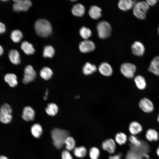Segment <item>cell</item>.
<instances>
[{
    "instance_id": "cell-22",
    "label": "cell",
    "mask_w": 159,
    "mask_h": 159,
    "mask_svg": "<svg viewBox=\"0 0 159 159\" xmlns=\"http://www.w3.org/2000/svg\"><path fill=\"white\" fill-rule=\"evenodd\" d=\"M5 81L8 83L11 87H16L18 84L17 77L13 73H8L6 74L4 77Z\"/></svg>"
},
{
    "instance_id": "cell-18",
    "label": "cell",
    "mask_w": 159,
    "mask_h": 159,
    "mask_svg": "<svg viewBox=\"0 0 159 159\" xmlns=\"http://www.w3.org/2000/svg\"><path fill=\"white\" fill-rule=\"evenodd\" d=\"M97 69V68L95 64L87 62L83 66L82 72L85 75H89L95 72Z\"/></svg>"
},
{
    "instance_id": "cell-11",
    "label": "cell",
    "mask_w": 159,
    "mask_h": 159,
    "mask_svg": "<svg viewBox=\"0 0 159 159\" xmlns=\"http://www.w3.org/2000/svg\"><path fill=\"white\" fill-rule=\"evenodd\" d=\"M98 70L101 74L105 77L110 76L113 72L111 65L106 62H103L100 64L98 67Z\"/></svg>"
},
{
    "instance_id": "cell-50",
    "label": "cell",
    "mask_w": 159,
    "mask_h": 159,
    "mask_svg": "<svg viewBox=\"0 0 159 159\" xmlns=\"http://www.w3.org/2000/svg\"><path fill=\"white\" fill-rule=\"evenodd\" d=\"M1 34V33H0V34Z\"/></svg>"
},
{
    "instance_id": "cell-3",
    "label": "cell",
    "mask_w": 159,
    "mask_h": 159,
    "mask_svg": "<svg viewBox=\"0 0 159 159\" xmlns=\"http://www.w3.org/2000/svg\"><path fill=\"white\" fill-rule=\"evenodd\" d=\"M146 2L141 1L136 2L133 6V13L137 18L142 20L145 19L146 14L149 9Z\"/></svg>"
},
{
    "instance_id": "cell-39",
    "label": "cell",
    "mask_w": 159,
    "mask_h": 159,
    "mask_svg": "<svg viewBox=\"0 0 159 159\" xmlns=\"http://www.w3.org/2000/svg\"><path fill=\"white\" fill-rule=\"evenodd\" d=\"M62 159H72V157L68 150H63L62 153Z\"/></svg>"
},
{
    "instance_id": "cell-46",
    "label": "cell",
    "mask_w": 159,
    "mask_h": 159,
    "mask_svg": "<svg viewBox=\"0 0 159 159\" xmlns=\"http://www.w3.org/2000/svg\"><path fill=\"white\" fill-rule=\"evenodd\" d=\"M156 153L158 155L159 157V146H158L157 149Z\"/></svg>"
},
{
    "instance_id": "cell-40",
    "label": "cell",
    "mask_w": 159,
    "mask_h": 159,
    "mask_svg": "<svg viewBox=\"0 0 159 159\" xmlns=\"http://www.w3.org/2000/svg\"><path fill=\"white\" fill-rule=\"evenodd\" d=\"M6 31V27L5 25L3 23L0 22V33H4Z\"/></svg>"
},
{
    "instance_id": "cell-25",
    "label": "cell",
    "mask_w": 159,
    "mask_h": 159,
    "mask_svg": "<svg viewBox=\"0 0 159 159\" xmlns=\"http://www.w3.org/2000/svg\"><path fill=\"white\" fill-rule=\"evenodd\" d=\"M145 137L149 141H156L158 139V134L155 129H149L146 132Z\"/></svg>"
},
{
    "instance_id": "cell-10",
    "label": "cell",
    "mask_w": 159,
    "mask_h": 159,
    "mask_svg": "<svg viewBox=\"0 0 159 159\" xmlns=\"http://www.w3.org/2000/svg\"><path fill=\"white\" fill-rule=\"evenodd\" d=\"M116 143L115 140L112 139H107L102 142L101 146L103 150L112 154L115 152L116 149Z\"/></svg>"
},
{
    "instance_id": "cell-24",
    "label": "cell",
    "mask_w": 159,
    "mask_h": 159,
    "mask_svg": "<svg viewBox=\"0 0 159 159\" xmlns=\"http://www.w3.org/2000/svg\"><path fill=\"white\" fill-rule=\"evenodd\" d=\"M134 81L137 87L140 90H143L146 87V83L144 78L140 75L136 76Z\"/></svg>"
},
{
    "instance_id": "cell-21",
    "label": "cell",
    "mask_w": 159,
    "mask_h": 159,
    "mask_svg": "<svg viewBox=\"0 0 159 159\" xmlns=\"http://www.w3.org/2000/svg\"><path fill=\"white\" fill-rule=\"evenodd\" d=\"M85 12V7L80 4H77L74 5L72 9V14L77 16H82L84 15Z\"/></svg>"
},
{
    "instance_id": "cell-5",
    "label": "cell",
    "mask_w": 159,
    "mask_h": 159,
    "mask_svg": "<svg viewBox=\"0 0 159 159\" xmlns=\"http://www.w3.org/2000/svg\"><path fill=\"white\" fill-rule=\"evenodd\" d=\"M136 70V67L135 64L128 62L122 64L120 68L121 73L128 78H132L134 77Z\"/></svg>"
},
{
    "instance_id": "cell-4",
    "label": "cell",
    "mask_w": 159,
    "mask_h": 159,
    "mask_svg": "<svg viewBox=\"0 0 159 159\" xmlns=\"http://www.w3.org/2000/svg\"><path fill=\"white\" fill-rule=\"evenodd\" d=\"M97 29L98 36L101 39L107 38L111 33V26L108 22L106 21H102L99 22L97 25Z\"/></svg>"
},
{
    "instance_id": "cell-34",
    "label": "cell",
    "mask_w": 159,
    "mask_h": 159,
    "mask_svg": "<svg viewBox=\"0 0 159 159\" xmlns=\"http://www.w3.org/2000/svg\"><path fill=\"white\" fill-rule=\"evenodd\" d=\"M79 33L81 37L85 40L87 39L92 34L91 30L85 26L82 27L80 29Z\"/></svg>"
},
{
    "instance_id": "cell-12",
    "label": "cell",
    "mask_w": 159,
    "mask_h": 159,
    "mask_svg": "<svg viewBox=\"0 0 159 159\" xmlns=\"http://www.w3.org/2000/svg\"><path fill=\"white\" fill-rule=\"evenodd\" d=\"M131 51L134 55L137 56H142L145 52V48L140 42L136 41L134 42L131 47Z\"/></svg>"
},
{
    "instance_id": "cell-20",
    "label": "cell",
    "mask_w": 159,
    "mask_h": 159,
    "mask_svg": "<svg viewBox=\"0 0 159 159\" xmlns=\"http://www.w3.org/2000/svg\"><path fill=\"white\" fill-rule=\"evenodd\" d=\"M148 157L147 154L140 155L137 151L130 149L127 153L125 159H147Z\"/></svg>"
},
{
    "instance_id": "cell-43",
    "label": "cell",
    "mask_w": 159,
    "mask_h": 159,
    "mask_svg": "<svg viewBox=\"0 0 159 159\" xmlns=\"http://www.w3.org/2000/svg\"><path fill=\"white\" fill-rule=\"evenodd\" d=\"M48 94V91L47 89L45 92V95L44 97V99L45 100H46L47 99V96Z\"/></svg>"
},
{
    "instance_id": "cell-33",
    "label": "cell",
    "mask_w": 159,
    "mask_h": 159,
    "mask_svg": "<svg viewBox=\"0 0 159 159\" xmlns=\"http://www.w3.org/2000/svg\"><path fill=\"white\" fill-rule=\"evenodd\" d=\"M11 114L0 111V121L2 123L6 124L10 123L12 119Z\"/></svg>"
},
{
    "instance_id": "cell-9",
    "label": "cell",
    "mask_w": 159,
    "mask_h": 159,
    "mask_svg": "<svg viewBox=\"0 0 159 159\" xmlns=\"http://www.w3.org/2000/svg\"><path fill=\"white\" fill-rule=\"evenodd\" d=\"M79 49L83 53H87L93 51L95 49L94 42L91 40L86 39L82 41L79 44Z\"/></svg>"
},
{
    "instance_id": "cell-7",
    "label": "cell",
    "mask_w": 159,
    "mask_h": 159,
    "mask_svg": "<svg viewBox=\"0 0 159 159\" xmlns=\"http://www.w3.org/2000/svg\"><path fill=\"white\" fill-rule=\"evenodd\" d=\"M13 5V9L16 12L27 11L32 5L29 0H14Z\"/></svg>"
},
{
    "instance_id": "cell-49",
    "label": "cell",
    "mask_w": 159,
    "mask_h": 159,
    "mask_svg": "<svg viewBox=\"0 0 159 159\" xmlns=\"http://www.w3.org/2000/svg\"><path fill=\"white\" fill-rule=\"evenodd\" d=\"M158 33L159 34V27L158 29Z\"/></svg>"
},
{
    "instance_id": "cell-6",
    "label": "cell",
    "mask_w": 159,
    "mask_h": 159,
    "mask_svg": "<svg viewBox=\"0 0 159 159\" xmlns=\"http://www.w3.org/2000/svg\"><path fill=\"white\" fill-rule=\"evenodd\" d=\"M24 72L22 82L24 84H26L32 82L36 77V72L31 65L26 66L24 69Z\"/></svg>"
},
{
    "instance_id": "cell-45",
    "label": "cell",
    "mask_w": 159,
    "mask_h": 159,
    "mask_svg": "<svg viewBox=\"0 0 159 159\" xmlns=\"http://www.w3.org/2000/svg\"><path fill=\"white\" fill-rule=\"evenodd\" d=\"M0 159H8V158L4 155H0Z\"/></svg>"
},
{
    "instance_id": "cell-14",
    "label": "cell",
    "mask_w": 159,
    "mask_h": 159,
    "mask_svg": "<svg viewBox=\"0 0 159 159\" xmlns=\"http://www.w3.org/2000/svg\"><path fill=\"white\" fill-rule=\"evenodd\" d=\"M148 69L155 75L159 76V56H156L152 59Z\"/></svg>"
},
{
    "instance_id": "cell-8",
    "label": "cell",
    "mask_w": 159,
    "mask_h": 159,
    "mask_svg": "<svg viewBox=\"0 0 159 159\" xmlns=\"http://www.w3.org/2000/svg\"><path fill=\"white\" fill-rule=\"evenodd\" d=\"M139 106L142 110L146 113L151 112L154 109L153 103L146 97H144L140 100L139 103Z\"/></svg>"
},
{
    "instance_id": "cell-19",
    "label": "cell",
    "mask_w": 159,
    "mask_h": 159,
    "mask_svg": "<svg viewBox=\"0 0 159 159\" xmlns=\"http://www.w3.org/2000/svg\"><path fill=\"white\" fill-rule=\"evenodd\" d=\"M9 57L10 62L13 64L17 65L20 62V54L16 49H12L10 51Z\"/></svg>"
},
{
    "instance_id": "cell-42",
    "label": "cell",
    "mask_w": 159,
    "mask_h": 159,
    "mask_svg": "<svg viewBox=\"0 0 159 159\" xmlns=\"http://www.w3.org/2000/svg\"><path fill=\"white\" fill-rule=\"evenodd\" d=\"M157 0H148L146 2L149 6H153L155 5L157 2Z\"/></svg>"
},
{
    "instance_id": "cell-29",
    "label": "cell",
    "mask_w": 159,
    "mask_h": 159,
    "mask_svg": "<svg viewBox=\"0 0 159 159\" xmlns=\"http://www.w3.org/2000/svg\"><path fill=\"white\" fill-rule=\"evenodd\" d=\"M31 132L34 137L38 138L41 136L42 134V129L40 124L35 123L31 127Z\"/></svg>"
},
{
    "instance_id": "cell-38",
    "label": "cell",
    "mask_w": 159,
    "mask_h": 159,
    "mask_svg": "<svg viewBox=\"0 0 159 159\" xmlns=\"http://www.w3.org/2000/svg\"><path fill=\"white\" fill-rule=\"evenodd\" d=\"M0 111L6 112L11 114L12 112V110L10 105L7 103H5L1 106Z\"/></svg>"
},
{
    "instance_id": "cell-30",
    "label": "cell",
    "mask_w": 159,
    "mask_h": 159,
    "mask_svg": "<svg viewBox=\"0 0 159 159\" xmlns=\"http://www.w3.org/2000/svg\"><path fill=\"white\" fill-rule=\"evenodd\" d=\"M23 37L22 32L18 29H15L11 32L10 38L12 41L15 43L19 42Z\"/></svg>"
},
{
    "instance_id": "cell-13",
    "label": "cell",
    "mask_w": 159,
    "mask_h": 159,
    "mask_svg": "<svg viewBox=\"0 0 159 159\" xmlns=\"http://www.w3.org/2000/svg\"><path fill=\"white\" fill-rule=\"evenodd\" d=\"M35 112L31 107L27 106L24 108L22 114V118L26 121L33 120L35 117Z\"/></svg>"
},
{
    "instance_id": "cell-32",
    "label": "cell",
    "mask_w": 159,
    "mask_h": 159,
    "mask_svg": "<svg viewBox=\"0 0 159 159\" xmlns=\"http://www.w3.org/2000/svg\"><path fill=\"white\" fill-rule=\"evenodd\" d=\"M65 148L67 150L71 151L73 150L75 148V141L72 137L69 136L65 141Z\"/></svg>"
},
{
    "instance_id": "cell-37",
    "label": "cell",
    "mask_w": 159,
    "mask_h": 159,
    "mask_svg": "<svg viewBox=\"0 0 159 159\" xmlns=\"http://www.w3.org/2000/svg\"><path fill=\"white\" fill-rule=\"evenodd\" d=\"M130 142V146L133 147L138 148L141 146L142 143L135 135H131L128 138Z\"/></svg>"
},
{
    "instance_id": "cell-31",
    "label": "cell",
    "mask_w": 159,
    "mask_h": 159,
    "mask_svg": "<svg viewBox=\"0 0 159 159\" xmlns=\"http://www.w3.org/2000/svg\"><path fill=\"white\" fill-rule=\"evenodd\" d=\"M127 140L126 135L123 132L117 133L115 136V141L116 143L120 145H122L126 143Z\"/></svg>"
},
{
    "instance_id": "cell-17",
    "label": "cell",
    "mask_w": 159,
    "mask_h": 159,
    "mask_svg": "<svg viewBox=\"0 0 159 159\" xmlns=\"http://www.w3.org/2000/svg\"><path fill=\"white\" fill-rule=\"evenodd\" d=\"M102 9L100 7L96 6H91L88 11L90 16L92 19H97L102 16Z\"/></svg>"
},
{
    "instance_id": "cell-23",
    "label": "cell",
    "mask_w": 159,
    "mask_h": 159,
    "mask_svg": "<svg viewBox=\"0 0 159 159\" xmlns=\"http://www.w3.org/2000/svg\"><path fill=\"white\" fill-rule=\"evenodd\" d=\"M21 48L26 54H32L35 52V49L32 45L26 41H24L21 43Z\"/></svg>"
},
{
    "instance_id": "cell-2",
    "label": "cell",
    "mask_w": 159,
    "mask_h": 159,
    "mask_svg": "<svg viewBox=\"0 0 159 159\" xmlns=\"http://www.w3.org/2000/svg\"><path fill=\"white\" fill-rule=\"evenodd\" d=\"M34 28L37 34L43 37L49 36L52 32V29L51 23L44 19L37 20L34 24Z\"/></svg>"
},
{
    "instance_id": "cell-41",
    "label": "cell",
    "mask_w": 159,
    "mask_h": 159,
    "mask_svg": "<svg viewBox=\"0 0 159 159\" xmlns=\"http://www.w3.org/2000/svg\"><path fill=\"white\" fill-rule=\"evenodd\" d=\"M121 154L120 153L114 155H111L109 156V159H120Z\"/></svg>"
},
{
    "instance_id": "cell-48",
    "label": "cell",
    "mask_w": 159,
    "mask_h": 159,
    "mask_svg": "<svg viewBox=\"0 0 159 159\" xmlns=\"http://www.w3.org/2000/svg\"><path fill=\"white\" fill-rule=\"evenodd\" d=\"M1 1L3 2H6V1H8V0H1Z\"/></svg>"
},
{
    "instance_id": "cell-26",
    "label": "cell",
    "mask_w": 159,
    "mask_h": 159,
    "mask_svg": "<svg viewBox=\"0 0 159 159\" xmlns=\"http://www.w3.org/2000/svg\"><path fill=\"white\" fill-rule=\"evenodd\" d=\"M73 153L77 157L83 158L86 156L87 151L85 147L82 146L75 147L73 150Z\"/></svg>"
},
{
    "instance_id": "cell-28",
    "label": "cell",
    "mask_w": 159,
    "mask_h": 159,
    "mask_svg": "<svg viewBox=\"0 0 159 159\" xmlns=\"http://www.w3.org/2000/svg\"><path fill=\"white\" fill-rule=\"evenodd\" d=\"M53 72L52 70L48 67H44L40 70V75L41 77L45 80H48L52 77Z\"/></svg>"
},
{
    "instance_id": "cell-36",
    "label": "cell",
    "mask_w": 159,
    "mask_h": 159,
    "mask_svg": "<svg viewBox=\"0 0 159 159\" xmlns=\"http://www.w3.org/2000/svg\"><path fill=\"white\" fill-rule=\"evenodd\" d=\"M89 154L90 159H98L100 155V151L97 147H93L90 149Z\"/></svg>"
},
{
    "instance_id": "cell-16",
    "label": "cell",
    "mask_w": 159,
    "mask_h": 159,
    "mask_svg": "<svg viewBox=\"0 0 159 159\" xmlns=\"http://www.w3.org/2000/svg\"><path fill=\"white\" fill-rule=\"evenodd\" d=\"M136 3L135 1L131 0H120L118 4L119 8L123 11L130 9Z\"/></svg>"
},
{
    "instance_id": "cell-1",
    "label": "cell",
    "mask_w": 159,
    "mask_h": 159,
    "mask_svg": "<svg viewBox=\"0 0 159 159\" xmlns=\"http://www.w3.org/2000/svg\"><path fill=\"white\" fill-rule=\"evenodd\" d=\"M69 135L68 131L59 128H55L51 132L53 144L57 148L59 149L63 147L65 140Z\"/></svg>"
},
{
    "instance_id": "cell-44",
    "label": "cell",
    "mask_w": 159,
    "mask_h": 159,
    "mask_svg": "<svg viewBox=\"0 0 159 159\" xmlns=\"http://www.w3.org/2000/svg\"><path fill=\"white\" fill-rule=\"evenodd\" d=\"M4 52V50L2 47L0 45V56L3 54Z\"/></svg>"
},
{
    "instance_id": "cell-47",
    "label": "cell",
    "mask_w": 159,
    "mask_h": 159,
    "mask_svg": "<svg viewBox=\"0 0 159 159\" xmlns=\"http://www.w3.org/2000/svg\"><path fill=\"white\" fill-rule=\"evenodd\" d=\"M157 120L158 122L159 123V114L157 117Z\"/></svg>"
},
{
    "instance_id": "cell-35",
    "label": "cell",
    "mask_w": 159,
    "mask_h": 159,
    "mask_svg": "<svg viewBox=\"0 0 159 159\" xmlns=\"http://www.w3.org/2000/svg\"><path fill=\"white\" fill-rule=\"evenodd\" d=\"M54 49L52 46L47 45L44 47L43 53L44 57L51 58L54 56Z\"/></svg>"
},
{
    "instance_id": "cell-27",
    "label": "cell",
    "mask_w": 159,
    "mask_h": 159,
    "mask_svg": "<svg viewBox=\"0 0 159 159\" xmlns=\"http://www.w3.org/2000/svg\"><path fill=\"white\" fill-rule=\"evenodd\" d=\"M58 108L55 104L51 103L48 104L45 109L47 113L49 116H53L55 115L57 113Z\"/></svg>"
},
{
    "instance_id": "cell-15",
    "label": "cell",
    "mask_w": 159,
    "mask_h": 159,
    "mask_svg": "<svg viewBox=\"0 0 159 159\" xmlns=\"http://www.w3.org/2000/svg\"><path fill=\"white\" fill-rule=\"evenodd\" d=\"M128 129L131 135H135L141 132L143 128L141 125L138 122L133 121L130 124Z\"/></svg>"
}]
</instances>
